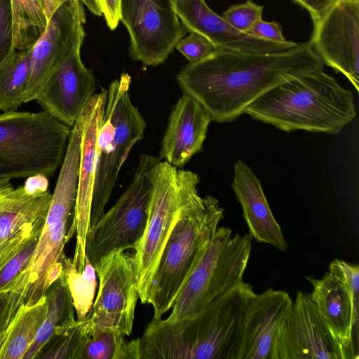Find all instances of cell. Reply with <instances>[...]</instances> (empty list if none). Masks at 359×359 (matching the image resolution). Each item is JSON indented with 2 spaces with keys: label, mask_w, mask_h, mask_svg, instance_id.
Listing matches in <instances>:
<instances>
[{
  "label": "cell",
  "mask_w": 359,
  "mask_h": 359,
  "mask_svg": "<svg viewBox=\"0 0 359 359\" xmlns=\"http://www.w3.org/2000/svg\"><path fill=\"white\" fill-rule=\"evenodd\" d=\"M309 42L272 53L215 50L187 65L177 81L184 94L196 100L212 121L231 122L268 90L308 72L323 69Z\"/></svg>",
  "instance_id": "obj_1"
},
{
  "label": "cell",
  "mask_w": 359,
  "mask_h": 359,
  "mask_svg": "<svg viewBox=\"0 0 359 359\" xmlns=\"http://www.w3.org/2000/svg\"><path fill=\"white\" fill-rule=\"evenodd\" d=\"M255 294L242 280L194 316L153 318L138 338L140 359H236L243 314Z\"/></svg>",
  "instance_id": "obj_2"
},
{
  "label": "cell",
  "mask_w": 359,
  "mask_h": 359,
  "mask_svg": "<svg viewBox=\"0 0 359 359\" xmlns=\"http://www.w3.org/2000/svg\"><path fill=\"white\" fill-rule=\"evenodd\" d=\"M244 114L286 132L337 134L355 118L356 109L352 92L323 69L276 86Z\"/></svg>",
  "instance_id": "obj_3"
},
{
  "label": "cell",
  "mask_w": 359,
  "mask_h": 359,
  "mask_svg": "<svg viewBox=\"0 0 359 359\" xmlns=\"http://www.w3.org/2000/svg\"><path fill=\"white\" fill-rule=\"evenodd\" d=\"M224 209L212 196L201 197L197 188L183 206L163 249L149 287L147 303L154 318L168 311L188 276L213 237Z\"/></svg>",
  "instance_id": "obj_4"
},
{
  "label": "cell",
  "mask_w": 359,
  "mask_h": 359,
  "mask_svg": "<svg viewBox=\"0 0 359 359\" xmlns=\"http://www.w3.org/2000/svg\"><path fill=\"white\" fill-rule=\"evenodd\" d=\"M71 129L44 110L0 114V182L53 176L63 162Z\"/></svg>",
  "instance_id": "obj_5"
},
{
  "label": "cell",
  "mask_w": 359,
  "mask_h": 359,
  "mask_svg": "<svg viewBox=\"0 0 359 359\" xmlns=\"http://www.w3.org/2000/svg\"><path fill=\"white\" fill-rule=\"evenodd\" d=\"M81 143V134L72 132L46 221L27 269L29 284L25 304L29 306L45 296L63 271L65 247L69 241L76 198Z\"/></svg>",
  "instance_id": "obj_6"
},
{
  "label": "cell",
  "mask_w": 359,
  "mask_h": 359,
  "mask_svg": "<svg viewBox=\"0 0 359 359\" xmlns=\"http://www.w3.org/2000/svg\"><path fill=\"white\" fill-rule=\"evenodd\" d=\"M130 75L123 73L111 83L107 90L97 137V163L89 230L104 215L123 163L133 146L144 137L147 124L130 100Z\"/></svg>",
  "instance_id": "obj_7"
},
{
  "label": "cell",
  "mask_w": 359,
  "mask_h": 359,
  "mask_svg": "<svg viewBox=\"0 0 359 359\" xmlns=\"http://www.w3.org/2000/svg\"><path fill=\"white\" fill-rule=\"evenodd\" d=\"M250 233L233 236L218 227L176 296L168 320L196 316L224 292L243 280L252 249Z\"/></svg>",
  "instance_id": "obj_8"
},
{
  "label": "cell",
  "mask_w": 359,
  "mask_h": 359,
  "mask_svg": "<svg viewBox=\"0 0 359 359\" xmlns=\"http://www.w3.org/2000/svg\"><path fill=\"white\" fill-rule=\"evenodd\" d=\"M199 183L192 171L177 170L160 161L153 171V193L144 234L133 254L135 276L142 304L148 293L169 236L182 209Z\"/></svg>",
  "instance_id": "obj_9"
},
{
  "label": "cell",
  "mask_w": 359,
  "mask_h": 359,
  "mask_svg": "<svg viewBox=\"0 0 359 359\" xmlns=\"http://www.w3.org/2000/svg\"><path fill=\"white\" fill-rule=\"evenodd\" d=\"M161 158L140 156L131 183L116 203L88 231L86 255L95 267L107 257L135 249L146 229L153 193V171Z\"/></svg>",
  "instance_id": "obj_10"
},
{
  "label": "cell",
  "mask_w": 359,
  "mask_h": 359,
  "mask_svg": "<svg viewBox=\"0 0 359 359\" xmlns=\"http://www.w3.org/2000/svg\"><path fill=\"white\" fill-rule=\"evenodd\" d=\"M311 283V298L349 359L358 358L359 266L334 259L320 279Z\"/></svg>",
  "instance_id": "obj_11"
},
{
  "label": "cell",
  "mask_w": 359,
  "mask_h": 359,
  "mask_svg": "<svg viewBox=\"0 0 359 359\" xmlns=\"http://www.w3.org/2000/svg\"><path fill=\"white\" fill-rule=\"evenodd\" d=\"M120 20L129 34L131 57L149 66L163 63L188 32L174 0H122Z\"/></svg>",
  "instance_id": "obj_12"
},
{
  "label": "cell",
  "mask_w": 359,
  "mask_h": 359,
  "mask_svg": "<svg viewBox=\"0 0 359 359\" xmlns=\"http://www.w3.org/2000/svg\"><path fill=\"white\" fill-rule=\"evenodd\" d=\"M95 269L99 289L86 317L90 336L101 330L129 336L139 299L133 255L113 254L101 260Z\"/></svg>",
  "instance_id": "obj_13"
},
{
  "label": "cell",
  "mask_w": 359,
  "mask_h": 359,
  "mask_svg": "<svg viewBox=\"0 0 359 359\" xmlns=\"http://www.w3.org/2000/svg\"><path fill=\"white\" fill-rule=\"evenodd\" d=\"M269 359H349L311 294L299 291L280 323Z\"/></svg>",
  "instance_id": "obj_14"
},
{
  "label": "cell",
  "mask_w": 359,
  "mask_h": 359,
  "mask_svg": "<svg viewBox=\"0 0 359 359\" xmlns=\"http://www.w3.org/2000/svg\"><path fill=\"white\" fill-rule=\"evenodd\" d=\"M86 15L80 0H67L52 15L32 47L31 75L24 103L36 100L49 78L85 37Z\"/></svg>",
  "instance_id": "obj_15"
},
{
  "label": "cell",
  "mask_w": 359,
  "mask_h": 359,
  "mask_svg": "<svg viewBox=\"0 0 359 359\" xmlns=\"http://www.w3.org/2000/svg\"><path fill=\"white\" fill-rule=\"evenodd\" d=\"M309 43L323 64L359 91V0H339L313 24Z\"/></svg>",
  "instance_id": "obj_16"
},
{
  "label": "cell",
  "mask_w": 359,
  "mask_h": 359,
  "mask_svg": "<svg viewBox=\"0 0 359 359\" xmlns=\"http://www.w3.org/2000/svg\"><path fill=\"white\" fill-rule=\"evenodd\" d=\"M107 98V90L101 88L87 102L82 113L83 132L79 168L77 193L73 220L69 230V241L76 234L72 259L78 271L85 266L86 238L97 163V137Z\"/></svg>",
  "instance_id": "obj_17"
},
{
  "label": "cell",
  "mask_w": 359,
  "mask_h": 359,
  "mask_svg": "<svg viewBox=\"0 0 359 359\" xmlns=\"http://www.w3.org/2000/svg\"><path fill=\"white\" fill-rule=\"evenodd\" d=\"M46 188L26 184L0 197V269L20 249L39 238L52 197Z\"/></svg>",
  "instance_id": "obj_18"
},
{
  "label": "cell",
  "mask_w": 359,
  "mask_h": 359,
  "mask_svg": "<svg viewBox=\"0 0 359 359\" xmlns=\"http://www.w3.org/2000/svg\"><path fill=\"white\" fill-rule=\"evenodd\" d=\"M174 8L188 32L203 35L216 50L272 53L294 49L301 44L268 41L239 31L210 9L205 0H174Z\"/></svg>",
  "instance_id": "obj_19"
},
{
  "label": "cell",
  "mask_w": 359,
  "mask_h": 359,
  "mask_svg": "<svg viewBox=\"0 0 359 359\" xmlns=\"http://www.w3.org/2000/svg\"><path fill=\"white\" fill-rule=\"evenodd\" d=\"M74 50L49 78L36 100L44 111L72 128L94 95L95 77Z\"/></svg>",
  "instance_id": "obj_20"
},
{
  "label": "cell",
  "mask_w": 359,
  "mask_h": 359,
  "mask_svg": "<svg viewBox=\"0 0 359 359\" xmlns=\"http://www.w3.org/2000/svg\"><path fill=\"white\" fill-rule=\"evenodd\" d=\"M292 302L283 290L255 294L243 314L236 359H269L277 329Z\"/></svg>",
  "instance_id": "obj_21"
},
{
  "label": "cell",
  "mask_w": 359,
  "mask_h": 359,
  "mask_svg": "<svg viewBox=\"0 0 359 359\" xmlns=\"http://www.w3.org/2000/svg\"><path fill=\"white\" fill-rule=\"evenodd\" d=\"M210 121L205 108L184 93L169 117L161 141V158L175 168L182 167L201 150Z\"/></svg>",
  "instance_id": "obj_22"
},
{
  "label": "cell",
  "mask_w": 359,
  "mask_h": 359,
  "mask_svg": "<svg viewBox=\"0 0 359 359\" xmlns=\"http://www.w3.org/2000/svg\"><path fill=\"white\" fill-rule=\"evenodd\" d=\"M231 186L242 207L243 217L252 238L259 243L286 250L288 244L272 214L261 181L242 160L234 163Z\"/></svg>",
  "instance_id": "obj_23"
},
{
  "label": "cell",
  "mask_w": 359,
  "mask_h": 359,
  "mask_svg": "<svg viewBox=\"0 0 359 359\" xmlns=\"http://www.w3.org/2000/svg\"><path fill=\"white\" fill-rule=\"evenodd\" d=\"M46 297L48 310L45 319L23 359H35L39 351L53 334L76 322L74 306L63 271L60 277L48 287Z\"/></svg>",
  "instance_id": "obj_24"
},
{
  "label": "cell",
  "mask_w": 359,
  "mask_h": 359,
  "mask_svg": "<svg viewBox=\"0 0 359 359\" xmlns=\"http://www.w3.org/2000/svg\"><path fill=\"white\" fill-rule=\"evenodd\" d=\"M48 310L46 295L32 305L23 303L8 325L0 346V359H23Z\"/></svg>",
  "instance_id": "obj_25"
},
{
  "label": "cell",
  "mask_w": 359,
  "mask_h": 359,
  "mask_svg": "<svg viewBox=\"0 0 359 359\" xmlns=\"http://www.w3.org/2000/svg\"><path fill=\"white\" fill-rule=\"evenodd\" d=\"M32 48L15 50L0 62V111H16L24 103L31 75Z\"/></svg>",
  "instance_id": "obj_26"
},
{
  "label": "cell",
  "mask_w": 359,
  "mask_h": 359,
  "mask_svg": "<svg viewBox=\"0 0 359 359\" xmlns=\"http://www.w3.org/2000/svg\"><path fill=\"white\" fill-rule=\"evenodd\" d=\"M11 2L13 46L19 50L32 48L48 25L42 0H11Z\"/></svg>",
  "instance_id": "obj_27"
},
{
  "label": "cell",
  "mask_w": 359,
  "mask_h": 359,
  "mask_svg": "<svg viewBox=\"0 0 359 359\" xmlns=\"http://www.w3.org/2000/svg\"><path fill=\"white\" fill-rule=\"evenodd\" d=\"M80 359H140L138 338L127 341L115 331H96L86 341Z\"/></svg>",
  "instance_id": "obj_28"
},
{
  "label": "cell",
  "mask_w": 359,
  "mask_h": 359,
  "mask_svg": "<svg viewBox=\"0 0 359 359\" xmlns=\"http://www.w3.org/2000/svg\"><path fill=\"white\" fill-rule=\"evenodd\" d=\"M63 273L67 278L77 320H83L93 304L97 286L96 271L88 258L85 259V266L79 272L72 259L66 257Z\"/></svg>",
  "instance_id": "obj_29"
},
{
  "label": "cell",
  "mask_w": 359,
  "mask_h": 359,
  "mask_svg": "<svg viewBox=\"0 0 359 359\" xmlns=\"http://www.w3.org/2000/svg\"><path fill=\"white\" fill-rule=\"evenodd\" d=\"M90 337L86 318L53 334L35 359H80L83 346Z\"/></svg>",
  "instance_id": "obj_30"
},
{
  "label": "cell",
  "mask_w": 359,
  "mask_h": 359,
  "mask_svg": "<svg viewBox=\"0 0 359 359\" xmlns=\"http://www.w3.org/2000/svg\"><path fill=\"white\" fill-rule=\"evenodd\" d=\"M29 284V272L26 269L15 279L8 290L0 292V346L12 319L25 303Z\"/></svg>",
  "instance_id": "obj_31"
},
{
  "label": "cell",
  "mask_w": 359,
  "mask_h": 359,
  "mask_svg": "<svg viewBox=\"0 0 359 359\" xmlns=\"http://www.w3.org/2000/svg\"><path fill=\"white\" fill-rule=\"evenodd\" d=\"M39 238L16 252L0 269V292L9 289L15 279L28 268Z\"/></svg>",
  "instance_id": "obj_32"
},
{
  "label": "cell",
  "mask_w": 359,
  "mask_h": 359,
  "mask_svg": "<svg viewBox=\"0 0 359 359\" xmlns=\"http://www.w3.org/2000/svg\"><path fill=\"white\" fill-rule=\"evenodd\" d=\"M264 7L252 0L243 4H233L223 13L222 17L239 31L248 33L253 25L262 19Z\"/></svg>",
  "instance_id": "obj_33"
},
{
  "label": "cell",
  "mask_w": 359,
  "mask_h": 359,
  "mask_svg": "<svg viewBox=\"0 0 359 359\" xmlns=\"http://www.w3.org/2000/svg\"><path fill=\"white\" fill-rule=\"evenodd\" d=\"M175 48L189 60V63H194L205 58L215 50L208 39L196 32H191L188 36L182 39L175 46Z\"/></svg>",
  "instance_id": "obj_34"
},
{
  "label": "cell",
  "mask_w": 359,
  "mask_h": 359,
  "mask_svg": "<svg viewBox=\"0 0 359 359\" xmlns=\"http://www.w3.org/2000/svg\"><path fill=\"white\" fill-rule=\"evenodd\" d=\"M15 50L11 0H0V62Z\"/></svg>",
  "instance_id": "obj_35"
},
{
  "label": "cell",
  "mask_w": 359,
  "mask_h": 359,
  "mask_svg": "<svg viewBox=\"0 0 359 359\" xmlns=\"http://www.w3.org/2000/svg\"><path fill=\"white\" fill-rule=\"evenodd\" d=\"M248 33L265 40L275 42L287 41L283 36L281 26L278 22H266L262 19L256 22Z\"/></svg>",
  "instance_id": "obj_36"
},
{
  "label": "cell",
  "mask_w": 359,
  "mask_h": 359,
  "mask_svg": "<svg viewBox=\"0 0 359 359\" xmlns=\"http://www.w3.org/2000/svg\"><path fill=\"white\" fill-rule=\"evenodd\" d=\"M309 13L313 24L318 22L339 0H292Z\"/></svg>",
  "instance_id": "obj_37"
},
{
  "label": "cell",
  "mask_w": 359,
  "mask_h": 359,
  "mask_svg": "<svg viewBox=\"0 0 359 359\" xmlns=\"http://www.w3.org/2000/svg\"><path fill=\"white\" fill-rule=\"evenodd\" d=\"M121 1L98 0L102 14L104 15L107 25L111 30H114L120 21Z\"/></svg>",
  "instance_id": "obj_38"
},
{
  "label": "cell",
  "mask_w": 359,
  "mask_h": 359,
  "mask_svg": "<svg viewBox=\"0 0 359 359\" xmlns=\"http://www.w3.org/2000/svg\"><path fill=\"white\" fill-rule=\"evenodd\" d=\"M67 0H42L43 7L48 21L54 12Z\"/></svg>",
  "instance_id": "obj_39"
},
{
  "label": "cell",
  "mask_w": 359,
  "mask_h": 359,
  "mask_svg": "<svg viewBox=\"0 0 359 359\" xmlns=\"http://www.w3.org/2000/svg\"><path fill=\"white\" fill-rule=\"evenodd\" d=\"M88 10L94 15L100 17L102 16V11L98 0H80Z\"/></svg>",
  "instance_id": "obj_40"
},
{
  "label": "cell",
  "mask_w": 359,
  "mask_h": 359,
  "mask_svg": "<svg viewBox=\"0 0 359 359\" xmlns=\"http://www.w3.org/2000/svg\"><path fill=\"white\" fill-rule=\"evenodd\" d=\"M14 187L11 184L10 181H4L0 182V197L8 192Z\"/></svg>",
  "instance_id": "obj_41"
}]
</instances>
